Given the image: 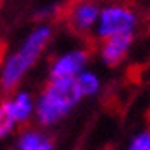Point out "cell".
<instances>
[{"label": "cell", "mask_w": 150, "mask_h": 150, "mask_svg": "<svg viewBox=\"0 0 150 150\" xmlns=\"http://www.w3.org/2000/svg\"><path fill=\"white\" fill-rule=\"evenodd\" d=\"M81 101L74 79H51L40 97L36 112L43 125H51L66 117L71 109Z\"/></svg>", "instance_id": "cell-1"}, {"label": "cell", "mask_w": 150, "mask_h": 150, "mask_svg": "<svg viewBox=\"0 0 150 150\" xmlns=\"http://www.w3.org/2000/svg\"><path fill=\"white\" fill-rule=\"evenodd\" d=\"M50 35H51V31L48 27H41L31 33L30 38L22 46V50L13 58H10V61L7 63L4 74H2V88L12 89L20 81L23 73L27 71V68H30L36 61L38 54L41 53L45 45L48 43Z\"/></svg>", "instance_id": "cell-2"}, {"label": "cell", "mask_w": 150, "mask_h": 150, "mask_svg": "<svg viewBox=\"0 0 150 150\" xmlns=\"http://www.w3.org/2000/svg\"><path fill=\"white\" fill-rule=\"evenodd\" d=\"M137 27V15L125 5H107L101 8V15L96 25V33L101 40L112 36L134 35Z\"/></svg>", "instance_id": "cell-3"}, {"label": "cell", "mask_w": 150, "mask_h": 150, "mask_svg": "<svg viewBox=\"0 0 150 150\" xmlns=\"http://www.w3.org/2000/svg\"><path fill=\"white\" fill-rule=\"evenodd\" d=\"M88 53L83 50H73L59 56L51 68V79H76L86 69Z\"/></svg>", "instance_id": "cell-4"}, {"label": "cell", "mask_w": 150, "mask_h": 150, "mask_svg": "<svg viewBox=\"0 0 150 150\" xmlns=\"http://www.w3.org/2000/svg\"><path fill=\"white\" fill-rule=\"evenodd\" d=\"M134 43V35H120L112 36L107 40H102L101 50V59L106 66H117L125 59L127 53L130 51V46Z\"/></svg>", "instance_id": "cell-5"}, {"label": "cell", "mask_w": 150, "mask_h": 150, "mask_svg": "<svg viewBox=\"0 0 150 150\" xmlns=\"http://www.w3.org/2000/svg\"><path fill=\"white\" fill-rule=\"evenodd\" d=\"M99 15H101V8H99V5L96 2H93V0H81L71 10L69 22L74 30L84 33V31L96 28Z\"/></svg>", "instance_id": "cell-6"}, {"label": "cell", "mask_w": 150, "mask_h": 150, "mask_svg": "<svg viewBox=\"0 0 150 150\" xmlns=\"http://www.w3.org/2000/svg\"><path fill=\"white\" fill-rule=\"evenodd\" d=\"M74 83H76V91H78L81 99L83 97L94 96L101 89V79H99V76L96 73H93V71H88V69H84L74 79Z\"/></svg>", "instance_id": "cell-7"}, {"label": "cell", "mask_w": 150, "mask_h": 150, "mask_svg": "<svg viewBox=\"0 0 150 150\" xmlns=\"http://www.w3.org/2000/svg\"><path fill=\"white\" fill-rule=\"evenodd\" d=\"M20 150H53V142L41 134L30 132L22 137Z\"/></svg>", "instance_id": "cell-8"}, {"label": "cell", "mask_w": 150, "mask_h": 150, "mask_svg": "<svg viewBox=\"0 0 150 150\" xmlns=\"http://www.w3.org/2000/svg\"><path fill=\"white\" fill-rule=\"evenodd\" d=\"M13 104L12 102H4L0 106V137L7 135L13 125Z\"/></svg>", "instance_id": "cell-9"}, {"label": "cell", "mask_w": 150, "mask_h": 150, "mask_svg": "<svg viewBox=\"0 0 150 150\" xmlns=\"http://www.w3.org/2000/svg\"><path fill=\"white\" fill-rule=\"evenodd\" d=\"M31 112V101L30 96L25 93L18 94L17 101L13 102V117L15 120H25Z\"/></svg>", "instance_id": "cell-10"}, {"label": "cell", "mask_w": 150, "mask_h": 150, "mask_svg": "<svg viewBox=\"0 0 150 150\" xmlns=\"http://www.w3.org/2000/svg\"><path fill=\"white\" fill-rule=\"evenodd\" d=\"M127 150H150V130H142L130 139Z\"/></svg>", "instance_id": "cell-11"}, {"label": "cell", "mask_w": 150, "mask_h": 150, "mask_svg": "<svg viewBox=\"0 0 150 150\" xmlns=\"http://www.w3.org/2000/svg\"><path fill=\"white\" fill-rule=\"evenodd\" d=\"M109 150H119V149H109Z\"/></svg>", "instance_id": "cell-12"}]
</instances>
